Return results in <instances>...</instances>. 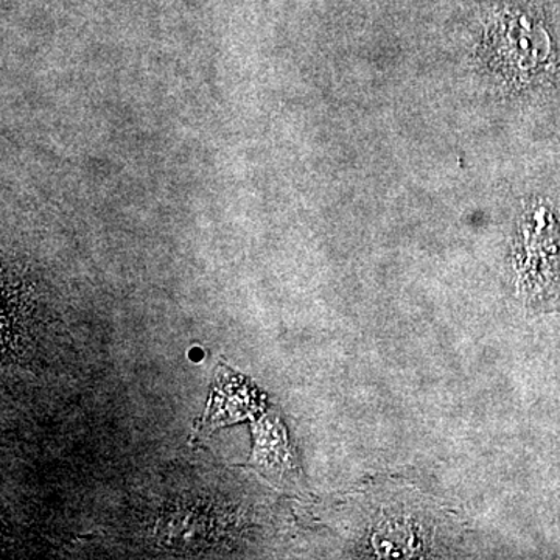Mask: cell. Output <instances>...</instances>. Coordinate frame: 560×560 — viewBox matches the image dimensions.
Returning a JSON list of instances; mask_svg holds the SVG:
<instances>
[{
  "mask_svg": "<svg viewBox=\"0 0 560 560\" xmlns=\"http://www.w3.org/2000/svg\"><path fill=\"white\" fill-rule=\"evenodd\" d=\"M257 447L254 448V460L259 466L267 467L270 471L283 475V471L291 470V455L287 447L285 438L282 431L271 429L270 425L260 427L257 431Z\"/></svg>",
  "mask_w": 560,
  "mask_h": 560,
  "instance_id": "6da1fadb",
  "label": "cell"
},
{
  "mask_svg": "<svg viewBox=\"0 0 560 560\" xmlns=\"http://www.w3.org/2000/svg\"><path fill=\"white\" fill-rule=\"evenodd\" d=\"M190 359L195 361H200L202 359V350L195 349L190 352Z\"/></svg>",
  "mask_w": 560,
  "mask_h": 560,
  "instance_id": "7a4b0ae2",
  "label": "cell"
},
{
  "mask_svg": "<svg viewBox=\"0 0 560 560\" xmlns=\"http://www.w3.org/2000/svg\"><path fill=\"white\" fill-rule=\"evenodd\" d=\"M556 3H558V7L560 9V0H556Z\"/></svg>",
  "mask_w": 560,
  "mask_h": 560,
  "instance_id": "3957f363",
  "label": "cell"
}]
</instances>
